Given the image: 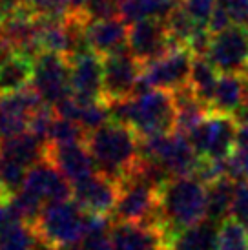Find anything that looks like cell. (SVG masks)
<instances>
[{"mask_svg": "<svg viewBox=\"0 0 248 250\" xmlns=\"http://www.w3.org/2000/svg\"><path fill=\"white\" fill-rule=\"evenodd\" d=\"M86 146L97 170L119 185L130 179L139 165V137L130 126L108 123L88 133Z\"/></svg>", "mask_w": 248, "mask_h": 250, "instance_id": "cell-2", "label": "cell"}, {"mask_svg": "<svg viewBox=\"0 0 248 250\" xmlns=\"http://www.w3.org/2000/svg\"><path fill=\"white\" fill-rule=\"evenodd\" d=\"M235 181L230 177H221L207 185V199H208V215L207 219L212 223H223L230 219V208L234 201Z\"/></svg>", "mask_w": 248, "mask_h": 250, "instance_id": "cell-25", "label": "cell"}, {"mask_svg": "<svg viewBox=\"0 0 248 250\" xmlns=\"http://www.w3.org/2000/svg\"><path fill=\"white\" fill-rule=\"evenodd\" d=\"M21 190L35 197L44 207L49 203L71 199V194H73L71 183L48 159H42L41 163L29 168Z\"/></svg>", "mask_w": 248, "mask_h": 250, "instance_id": "cell-14", "label": "cell"}, {"mask_svg": "<svg viewBox=\"0 0 248 250\" xmlns=\"http://www.w3.org/2000/svg\"><path fill=\"white\" fill-rule=\"evenodd\" d=\"M159 192L161 190L153 188L146 181L130 177L121 185L117 205L113 210L115 221L143 223V225H152L161 229Z\"/></svg>", "mask_w": 248, "mask_h": 250, "instance_id": "cell-6", "label": "cell"}, {"mask_svg": "<svg viewBox=\"0 0 248 250\" xmlns=\"http://www.w3.org/2000/svg\"><path fill=\"white\" fill-rule=\"evenodd\" d=\"M103 101H123L135 93L143 73V64L130 53V49L103 57Z\"/></svg>", "mask_w": 248, "mask_h": 250, "instance_id": "cell-11", "label": "cell"}, {"mask_svg": "<svg viewBox=\"0 0 248 250\" xmlns=\"http://www.w3.org/2000/svg\"><path fill=\"white\" fill-rule=\"evenodd\" d=\"M219 71L215 70L212 62L208 61L207 57H193L192 62V71H190V86H192L193 93L210 106L214 90L219 81Z\"/></svg>", "mask_w": 248, "mask_h": 250, "instance_id": "cell-26", "label": "cell"}, {"mask_svg": "<svg viewBox=\"0 0 248 250\" xmlns=\"http://www.w3.org/2000/svg\"><path fill=\"white\" fill-rule=\"evenodd\" d=\"M207 59L219 73L243 75L248 71V28L232 24L215 33Z\"/></svg>", "mask_w": 248, "mask_h": 250, "instance_id": "cell-10", "label": "cell"}, {"mask_svg": "<svg viewBox=\"0 0 248 250\" xmlns=\"http://www.w3.org/2000/svg\"><path fill=\"white\" fill-rule=\"evenodd\" d=\"M42 245L68 249L79 245L84 237L86 212L75 199L49 203L42 208L37 221L31 225Z\"/></svg>", "mask_w": 248, "mask_h": 250, "instance_id": "cell-4", "label": "cell"}, {"mask_svg": "<svg viewBox=\"0 0 248 250\" xmlns=\"http://www.w3.org/2000/svg\"><path fill=\"white\" fill-rule=\"evenodd\" d=\"M71 62V95L83 103L103 101V57L95 51L69 59Z\"/></svg>", "mask_w": 248, "mask_h": 250, "instance_id": "cell-17", "label": "cell"}, {"mask_svg": "<svg viewBox=\"0 0 248 250\" xmlns=\"http://www.w3.org/2000/svg\"><path fill=\"white\" fill-rule=\"evenodd\" d=\"M41 239L29 223L19 221L0 230V250H39Z\"/></svg>", "mask_w": 248, "mask_h": 250, "instance_id": "cell-27", "label": "cell"}, {"mask_svg": "<svg viewBox=\"0 0 248 250\" xmlns=\"http://www.w3.org/2000/svg\"><path fill=\"white\" fill-rule=\"evenodd\" d=\"M26 174H28L26 167H22L15 161L0 157V183H2L4 192L7 195H13L15 192L21 190L24 179H26Z\"/></svg>", "mask_w": 248, "mask_h": 250, "instance_id": "cell-32", "label": "cell"}, {"mask_svg": "<svg viewBox=\"0 0 248 250\" xmlns=\"http://www.w3.org/2000/svg\"><path fill=\"white\" fill-rule=\"evenodd\" d=\"M88 133L84 132V128L75 121L69 119L57 117L51 123L49 128L48 145H71V143H86Z\"/></svg>", "mask_w": 248, "mask_h": 250, "instance_id": "cell-30", "label": "cell"}, {"mask_svg": "<svg viewBox=\"0 0 248 250\" xmlns=\"http://www.w3.org/2000/svg\"><path fill=\"white\" fill-rule=\"evenodd\" d=\"M44 104L46 103L33 90V86L0 95V143L28 132L31 115Z\"/></svg>", "mask_w": 248, "mask_h": 250, "instance_id": "cell-12", "label": "cell"}, {"mask_svg": "<svg viewBox=\"0 0 248 250\" xmlns=\"http://www.w3.org/2000/svg\"><path fill=\"white\" fill-rule=\"evenodd\" d=\"M193 55L186 46H173L163 57L143 64L141 81L146 88L175 91L190 83Z\"/></svg>", "mask_w": 248, "mask_h": 250, "instance_id": "cell-8", "label": "cell"}, {"mask_svg": "<svg viewBox=\"0 0 248 250\" xmlns=\"http://www.w3.org/2000/svg\"><path fill=\"white\" fill-rule=\"evenodd\" d=\"M181 2L177 0H123L121 4V19L128 26L139 21H165L172 13L175 6Z\"/></svg>", "mask_w": 248, "mask_h": 250, "instance_id": "cell-24", "label": "cell"}, {"mask_svg": "<svg viewBox=\"0 0 248 250\" xmlns=\"http://www.w3.org/2000/svg\"><path fill=\"white\" fill-rule=\"evenodd\" d=\"M121 4L123 0H88L83 17L86 22L117 19L121 17Z\"/></svg>", "mask_w": 248, "mask_h": 250, "instance_id": "cell-33", "label": "cell"}, {"mask_svg": "<svg viewBox=\"0 0 248 250\" xmlns=\"http://www.w3.org/2000/svg\"><path fill=\"white\" fill-rule=\"evenodd\" d=\"M165 24L170 39L175 44H179V46H186L188 41H190V37L193 35V31L199 28V24L193 21L181 4L173 7L172 13L165 19Z\"/></svg>", "mask_w": 248, "mask_h": 250, "instance_id": "cell-29", "label": "cell"}, {"mask_svg": "<svg viewBox=\"0 0 248 250\" xmlns=\"http://www.w3.org/2000/svg\"><path fill=\"white\" fill-rule=\"evenodd\" d=\"M217 225L205 219L168 237L166 250H217Z\"/></svg>", "mask_w": 248, "mask_h": 250, "instance_id": "cell-21", "label": "cell"}, {"mask_svg": "<svg viewBox=\"0 0 248 250\" xmlns=\"http://www.w3.org/2000/svg\"><path fill=\"white\" fill-rule=\"evenodd\" d=\"M0 157L15 161L29 170L37 163L46 159V145L37 139L33 133L24 132L0 143Z\"/></svg>", "mask_w": 248, "mask_h": 250, "instance_id": "cell-22", "label": "cell"}, {"mask_svg": "<svg viewBox=\"0 0 248 250\" xmlns=\"http://www.w3.org/2000/svg\"><path fill=\"white\" fill-rule=\"evenodd\" d=\"M2 195H7V194L4 192V187H2V183H0V197H2Z\"/></svg>", "mask_w": 248, "mask_h": 250, "instance_id": "cell-40", "label": "cell"}, {"mask_svg": "<svg viewBox=\"0 0 248 250\" xmlns=\"http://www.w3.org/2000/svg\"><path fill=\"white\" fill-rule=\"evenodd\" d=\"M42 250H64V249H55V247H46V245H44V249Z\"/></svg>", "mask_w": 248, "mask_h": 250, "instance_id": "cell-39", "label": "cell"}, {"mask_svg": "<svg viewBox=\"0 0 248 250\" xmlns=\"http://www.w3.org/2000/svg\"><path fill=\"white\" fill-rule=\"evenodd\" d=\"M245 97H247L245 77L237 73H221L210 101V113L234 115V111L241 106Z\"/></svg>", "mask_w": 248, "mask_h": 250, "instance_id": "cell-20", "label": "cell"}, {"mask_svg": "<svg viewBox=\"0 0 248 250\" xmlns=\"http://www.w3.org/2000/svg\"><path fill=\"white\" fill-rule=\"evenodd\" d=\"M173 46H179L170 39L165 21H139L130 24L128 49L141 64H148L163 57Z\"/></svg>", "mask_w": 248, "mask_h": 250, "instance_id": "cell-13", "label": "cell"}, {"mask_svg": "<svg viewBox=\"0 0 248 250\" xmlns=\"http://www.w3.org/2000/svg\"><path fill=\"white\" fill-rule=\"evenodd\" d=\"M208 215L207 185L193 175L173 177L159 192V217L165 237L205 221Z\"/></svg>", "mask_w": 248, "mask_h": 250, "instance_id": "cell-3", "label": "cell"}, {"mask_svg": "<svg viewBox=\"0 0 248 250\" xmlns=\"http://www.w3.org/2000/svg\"><path fill=\"white\" fill-rule=\"evenodd\" d=\"M217 250H248V230L234 219L219 225Z\"/></svg>", "mask_w": 248, "mask_h": 250, "instance_id": "cell-31", "label": "cell"}, {"mask_svg": "<svg viewBox=\"0 0 248 250\" xmlns=\"http://www.w3.org/2000/svg\"><path fill=\"white\" fill-rule=\"evenodd\" d=\"M31 86L51 108L71 95V62L68 57L49 51L39 53L33 59Z\"/></svg>", "mask_w": 248, "mask_h": 250, "instance_id": "cell-7", "label": "cell"}, {"mask_svg": "<svg viewBox=\"0 0 248 250\" xmlns=\"http://www.w3.org/2000/svg\"><path fill=\"white\" fill-rule=\"evenodd\" d=\"M181 6L185 7L188 15L199 26L208 28V22H210L212 13L217 6V0H181Z\"/></svg>", "mask_w": 248, "mask_h": 250, "instance_id": "cell-36", "label": "cell"}, {"mask_svg": "<svg viewBox=\"0 0 248 250\" xmlns=\"http://www.w3.org/2000/svg\"><path fill=\"white\" fill-rule=\"evenodd\" d=\"M139 157L159 163L172 177L193 175L201 159L188 135L175 130L165 135L139 139Z\"/></svg>", "mask_w": 248, "mask_h": 250, "instance_id": "cell-5", "label": "cell"}, {"mask_svg": "<svg viewBox=\"0 0 248 250\" xmlns=\"http://www.w3.org/2000/svg\"><path fill=\"white\" fill-rule=\"evenodd\" d=\"M128 29L130 26L123 19L86 22V37L91 51L108 57L128 49Z\"/></svg>", "mask_w": 248, "mask_h": 250, "instance_id": "cell-19", "label": "cell"}, {"mask_svg": "<svg viewBox=\"0 0 248 250\" xmlns=\"http://www.w3.org/2000/svg\"><path fill=\"white\" fill-rule=\"evenodd\" d=\"M228 177L234 181H248V125L237 126L234 150L227 159Z\"/></svg>", "mask_w": 248, "mask_h": 250, "instance_id": "cell-28", "label": "cell"}, {"mask_svg": "<svg viewBox=\"0 0 248 250\" xmlns=\"http://www.w3.org/2000/svg\"><path fill=\"white\" fill-rule=\"evenodd\" d=\"M73 187L71 197L79 203V207L86 214L93 215H110L115 210L121 192V185L111 181L110 177L103 175L101 172L93 174L84 181H79Z\"/></svg>", "mask_w": 248, "mask_h": 250, "instance_id": "cell-15", "label": "cell"}, {"mask_svg": "<svg viewBox=\"0 0 248 250\" xmlns=\"http://www.w3.org/2000/svg\"><path fill=\"white\" fill-rule=\"evenodd\" d=\"M237 123L232 115L210 113L207 121L193 130L188 139L199 157L214 161H225L234 150Z\"/></svg>", "mask_w": 248, "mask_h": 250, "instance_id": "cell-9", "label": "cell"}, {"mask_svg": "<svg viewBox=\"0 0 248 250\" xmlns=\"http://www.w3.org/2000/svg\"><path fill=\"white\" fill-rule=\"evenodd\" d=\"M110 236L115 250H166L163 230L152 225L115 221Z\"/></svg>", "mask_w": 248, "mask_h": 250, "instance_id": "cell-18", "label": "cell"}, {"mask_svg": "<svg viewBox=\"0 0 248 250\" xmlns=\"http://www.w3.org/2000/svg\"><path fill=\"white\" fill-rule=\"evenodd\" d=\"M46 159L62 172V175L75 185L97 174V165L91 157L86 143H71V145H48Z\"/></svg>", "mask_w": 248, "mask_h": 250, "instance_id": "cell-16", "label": "cell"}, {"mask_svg": "<svg viewBox=\"0 0 248 250\" xmlns=\"http://www.w3.org/2000/svg\"><path fill=\"white\" fill-rule=\"evenodd\" d=\"M26 6H29V9L37 17H44V19L64 21L71 15L69 0H29Z\"/></svg>", "mask_w": 248, "mask_h": 250, "instance_id": "cell-34", "label": "cell"}, {"mask_svg": "<svg viewBox=\"0 0 248 250\" xmlns=\"http://www.w3.org/2000/svg\"><path fill=\"white\" fill-rule=\"evenodd\" d=\"M230 219L237 221L241 227L248 230V181H235V192Z\"/></svg>", "mask_w": 248, "mask_h": 250, "instance_id": "cell-35", "label": "cell"}, {"mask_svg": "<svg viewBox=\"0 0 248 250\" xmlns=\"http://www.w3.org/2000/svg\"><path fill=\"white\" fill-rule=\"evenodd\" d=\"M217 4L225 7L232 24L248 28V0H217Z\"/></svg>", "mask_w": 248, "mask_h": 250, "instance_id": "cell-37", "label": "cell"}, {"mask_svg": "<svg viewBox=\"0 0 248 250\" xmlns=\"http://www.w3.org/2000/svg\"><path fill=\"white\" fill-rule=\"evenodd\" d=\"M111 123L130 126L139 139L165 135L175 130V101L173 93L159 88H150L123 101L106 103Z\"/></svg>", "mask_w": 248, "mask_h": 250, "instance_id": "cell-1", "label": "cell"}, {"mask_svg": "<svg viewBox=\"0 0 248 250\" xmlns=\"http://www.w3.org/2000/svg\"><path fill=\"white\" fill-rule=\"evenodd\" d=\"M19 221H22V217L19 214V210L15 208L13 201H11V195H2L0 197V230Z\"/></svg>", "mask_w": 248, "mask_h": 250, "instance_id": "cell-38", "label": "cell"}, {"mask_svg": "<svg viewBox=\"0 0 248 250\" xmlns=\"http://www.w3.org/2000/svg\"><path fill=\"white\" fill-rule=\"evenodd\" d=\"M33 59L21 53H13L0 61V95L15 93L31 86Z\"/></svg>", "mask_w": 248, "mask_h": 250, "instance_id": "cell-23", "label": "cell"}]
</instances>
